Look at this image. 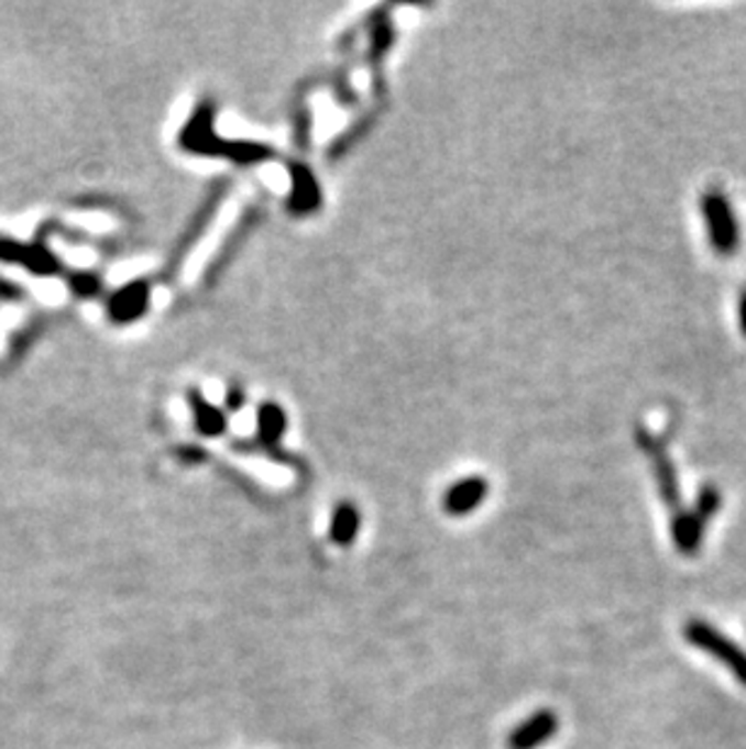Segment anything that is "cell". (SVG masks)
<instances>
[{
  "instance_id": "cell-1",
  "label": "cell",
  "mask_w": 746,
  "mask_h": 749,
  "mask_svg": "<svg viewBox=\"0 0 746 749\" xmlns=\"http://www.w3.org/2000/svg\"><path fill=\"white\" fill-rule=\"evenodd\" d=\"M720 507H722V493L713 483H707L701 487V491H698L693 509L681 507L679 513L671 515V539L681 555L691 558L701 551L707 521L720 513Z\"/></svg>"
},
{
  "instance_id": "cell-5",
  "label": "cell",
  "mask_w": 746,
  "mask_h": 749,
  "mask_svg": "<svg viewBox=\"0 0 746 749\" xmlns=\"http://www.w3.org/2000/svg\"><path fill=\"white\" fill-rule=\"evenodd\" d=\"M637 437H640L643 451H647V454L652 456V461H655V478H657L661 499H665V505L671 509V513H679L683 505H681V491H679L677 471H673L671 459L667 456L665 449L652 442V437H649V434L640 432Z\"/></svg>"
},
{
  "instance_id": "cell-3",
  "label": "cell",
  "mask_w": 746,
  "mask_h": 749,
  "mask_svg": "<svg viewBox=\"0 0 746 749\" xmlns=\"http://www.w3.org/2000/svg\"><path fill=\"white\" fill-rule=\"evenodd\" d=\"M683 638L689 640L693 648L707 652L710 658H715L722 668H727L732 672L734 680L746 686V650L734 643L732 638L717 631V628L710 626L707 621H701V618H691V621L683 626Z\"/></svg>"
},
{
  "instance_id": "cell-9",
  "label": "cell",
  "mask_w": 746,
  "mask_h": 749,
  "mask_svg": "<svg viewBox=\"0 0 746 749\" xmlns=\"http://www.w3.org/2000/svg\"><path fill=\"white\" fill-rule=\"evenodd\" d=\"M737 318H739V332L746 338V289L742 291L737 301Z\"/></svg>"
},
{
  "instance_id": "cell-7",
  "label": "cell",
  "mask_w": 746,
  "mask_h": 749,
  "mask_svg": "<svg viewBox=\"0 0 746 749\" xmlns=\"http://www.w3.org/2000/svg\"><path fill=\"white\" fill-rule=\"evenodd\" d=\"M487 493V487L483 481H463L443 497V509H447L449 515L453 517H461L473 513V509L483 503V497Z\"/></svg>"
},
{
  "instance_id": "cell-4",
  "label": "cell",
  "mask_w": 746,
  "mask_h": 749,
  "mask_svg": "<svg viewBox=\"0 0 746 749\" xmlns=\"http://www.w3.org/2000/svg\"><path fill=\"white\" fill-rule=\"evenodd\" d=\"M558 728H560L558 713L550 708H540L534 713V716H528L524 723L516 725V728L509 733L507 747L509 749H538L556 737Z\"/></svg>"
},
{
  "instance_id": "cell-8",
  "label": "cell",
  "mask_w": 746,
  "mask_h": 749,
  "mask_svg": "<svg viewBox=\"0 0 746 749\" xmlns=\"http://www.w3.org/2000/svg\"><path fill=\"white\" fill-rule=\"evenodd\" d=\"M356 531H359V513H356V507L344 503L340 509H337L334 517H332L330 539L337 546H349V543L354 541Z\"/></svg>"
},
{
  "instance_id": "cell-2",
  "label": "cell",
  "mask_w": 746,
  "mask_h": 749,
  "mask_svg": "<svg viewBox=\"0 0 746 749\" xmlns=\"http://www.w3.org/2000/svg\"><path fill=\"white\" fill-rule=\"evenodd\" d=\"M701 213L707 229V241L717 257H732L742 245V229L732 201L717 187L701 195Z\"/></svg>"
},
{
  "instance_id": "cell-6",
  "label": "cell",
  "mask_w": 746,
  "mask_h": 749,
  "mask_svg": "<svg viewBox=\"0 0 746 749\" xmlns=\"http://www.w3.org/2000/svg\"><path fill=\"white\" fill-rule=\"evenodd\" d=\"M0 257L10 260V263L28 265L34 275H54L58 267L56 260L46 250L20 245L15 241H8V238H0Z\"/></svg>"
}]
</instances>
